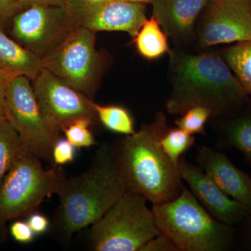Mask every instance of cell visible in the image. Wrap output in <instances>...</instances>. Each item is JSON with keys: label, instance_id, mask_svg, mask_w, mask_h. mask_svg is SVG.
<instances>
[{"label": "cell", "instance_id": "44dd1931", "mask_svg": "<svg viewBox=\"0 0 251 251\" xmlns=\"http://www.w3.org/2000/svg\"><path fill=\"white\" fill-rule=\"evenodd\" d=\"M97 117L102 125L110 131L123 135L135 133L134 120L128 109L118 105L94 103Z\"/></svg>", "mask_w": 251, "mask_h": 251}, {"label": "cell", "instance_id": "836d02e7", "mask_svg": "<svg viewBox=\"0 0 251 251\" xmlns=\"http://www.w3.org/2000/svg\"><path fill=\"white\" fill-rule=\"evenodd\" d=\"M1 229H0V234H1Z\"/></svg>", "mask_w": 251, "mask_h": 251}, {"label": "cell", "instance_id": "ba28073f", "mask_svg": "<svg viewBox=\"0 0 251 251\" xmlns=\"http://www.w3.org/2000/svg\"><path fill=\"white\" fill-rule=\"evenodd\" d=\"M5 113L28 152L40 160L52 161L54 145L60 135L52 131L46 124L29 77L15 75L8 82Z\"/></svg>", "mask_w": 251, "mask_h": 251}, {"label": "cell", "instance_id": "484cf974", "mask_svg": "<svg viewBox=\"0 0 251 251\" xmlns=\"http://www.w3.org/2000/svg\"><path fill=\"white\" fill-rule=\"evenodd\" d=\"M140 251H180L176 244L165 234L160 233L150 239Z\"/></svg>", "mask_w": 251, "mask_h": 251}, {"label": "cell", "instance_id": "30bf717a", "mask_svg": "<svg viewBox=\"0 0 251 251\" xmlns=\"http://www.w3.org/2000/svg\"><path fill=\"white\" fill-rule=\"evenodd\" d=\"M31 85L46 124L57 134L79 119H98L93 100L45 68L31 80Z\"/></svg>", "mask_w": 251, "mask_h": 251}, {"label": "cell", "instance_id": "e575fe53", "mask_svg": "<svg viewBox=\"0 0 251 251\" xmlns=\"http://www.w3.org/2000/svg\"><path fill=\"white\" fill-rule=\"evenodd\" d=\"M249 1H251V0H249Z\"/></svg>", "mask_w": 251, "mask_h": 251}, {"label": "cell", "instance_id": "7402d4cb", "mask_svg": "<svg viewBox=\"0 0 251 251\" xmlns=\"http://www.w3.org/2000/svg\"><path fill=\"white\" fill-rule=\"evenodd\" d=\"M196 140L194 135L178 127L170 126L161 138V145L168 158L179 166L180 159L193 147Z\"/></svg>", "mask_w": 251, "mask_h": 251}, {"label": "cell", "instance_id": "2e32d148", "mask_svg": "<svg viewBox=\"0 0 251 251\" xmlns=\"http://www.w3.org/2000/svg\"><path fill=\"white\" fill-rule=\"evenodd\" d=\"M217 148L242 152L251 171V96L235 111L209 120Z\"/></svg>", "mask_w": 251, "mask_h": 251}, {"label": "cell", "instance_id": "83f0119b", "mask_svg": "<svg viewBox=\"0 0 251 251\" xmlns=\"http://www.w3.org/2000/svg\"><path fill=\"white\" fill-rule=\"evenodd\" d=\"M23 8L18 0H0V27L4 29L13 16Z\"/></svg>", "mask_w": 251, "mask_h": 251}, {"label": "cell", "instance_id": "4316f807", "mask_svg": "<svg viewBox=\"0 0 251 251\" xmlns=\"http://www.w3.org/2000/svg\"><path fill=\"white\" fill-rule=\"evenodd\" d=\"M10 232L14 240L21 244H29L34 240L36 234L27 222L15 221L10 227Z\"/></svg>", "mask_w": 251, "mask_h": 251}, {"label": "cell", "instance_id": "5bb4252c", "mask_svg": "<svg viewBox=\"0 0 251 251\" xmlns=\"http://www.w3.org/2000/svg\"><path fill=\"white\" fill-rule=\"evenodd\" d=\"M210 0H152V17L175 48L188 50L196 44V24Z\"/></svg>", "mask_w": 251, "mask_h": 251}, {"label": "cell", "instance_id": "e0dca14e", "mask_svg": "<svg viewBox=\"0 0 251 251\" xmlns=\"http://www.w3.org/2000/svg\"><path fill=\"white\" fill-rule=\"evenodd\" d=\"M0 27V69L34 79L43 69L42 59L5 34Z\"/></svg>", "mask_w": 251, "mask_h": 251}, {"label": "cell", "instance_id": "ffe728a7", "mask_svg": "<svg viewBox=\"0 0 251 251\" xmlns=\"http://www.w3.org/2000/svg\"><path fill=\"white\" fill-rule=\"evenodd\" d=\"M221 56L244 91L251 96V39L226 48Z\"/></svg>", "mask_w": 251, "mask_h": 251}, {"label": "cell", "instance_id": "d6a6232c", "mask_svg": "<svg viewBox=\"0 0 251 251\" xmlns=\"http://www.w3.org/2000/svg\"><path fill=\"white\" fill-rule=\"evenodd\" d=\"M88 1H101V0H88Z\"/></svg>", "mask_w": 251, "mask_h": 251}, {"label": "cell", "instance_id": "d6986e66", "mask_svg": "<svg viewBox=\"0 0 251 251\" xmlns=\"http://www.w3.org/2000/svg\"><path fill=\"white\" fill-rule=\"evenodd\" d=\"M28 151L21 137L6 118L0 120V186L15 163Z\"/></svg>", "mask_w": 251, "mask_h": 251}, {"label": "cell", "instance_id": "f546056e", "mask_svg": "<svg viewBox=\"0 0 251 251\" xmlns=\"http://www.w3.org/2000/svg\"><path fill=\"white\" fill-rule=\"evenodd\" d=\"M17 74L0 69V120L6 118L5 113V92L8 82Z\"/></svg>", "mask_w": 251, "mask_h": 251}, {"label": "cell", "instance_id": "277c9868", "mask_svg": "<svg viewBox=\"0 0 251 251\" xmlns=\"http://www.w3.org/2000/svg\"><path fill=\"white\" fill-rule=\"evenodd\" d=\"M151 209L160 233L180 251H229L235 247L237 227L213 217L184 185L177 198Z\"/></svg>", "mask_w": 251, "mask_h": 251}, {"label": "cell", "instance_id": "d4e9b609", "mask_svg": "<svg viewBox=\"0 0 251 251\" xmlns=\"http://www.w3.org/2000/svg\"><path fill=\"white\" fill-rule=\"evenodd\" d=\"M75 154V147L67 138H59L54 143L52 150V161L54 165L61 166L74 161Z\"/></svg>", "mask_w": 251, "mask_h": 251}, {"label": "cell", "instance_id": "6da1fadb", "mask_svg": "<svg viewBox=\"0 0 251 251\" xmlns=\"http://www.w3.org/2000/svg\"><path fill=\"white\" fill-rule=\"evenodd\" d=\"M168 53L171 90L166 108L171 115L202 106L210 110L211 117L224 116L237 110L249 97L221 54L193 53L175 47Z\"/></svg>", "mask_w": 251, "mask_h": 251}, {"label": "cell", "instance_id": "4dcf8cb0", "mask_svg": "<svg viewBox=\"0 0 251 251\" xmlns=\"http://www.w3.org/2000/svg\"><path fill=\"white\" fill-rule=\"evenodd\" d=\"M24 7L31 4L49 5V6H67L74 0H18Z\"/></svg>", "mask_w": 251, "mask_h": 251}, {"label": "cell", "instance_id": "8992f818", "mask_svg": "<svg viewBox=\"0 0 251 251\" xmlns=\"http://www.w3.org/2000/svg\"><path fill=\"white\" fill-rule=\"evenodd\" d=\"M65 179L60 166L45 170L39 158L25 153L0 186V229L9 220L34 212L45 198L58 193Z\"/></svg>", "mask_w": 251, "mask_h": 251}, {"label": "cell", "instance_id": "9c48e42d", "mask_svg": "<svg viewBox=\"0 0 251 251\" xmlns=\"http://www.w3.org/2000/svg\"><path fill=\"white\" fill-rule=\"evenodd\" d=\"M11 36L42 58L77 27L67 6L31 4L11 18Z\"/></svg>", "mask_w": 251, "mask_h": 251}, {"label": "cell", "instance_id": "7c38bea8", "mask_svg": "<svg viewBox=\"0 0 251 251\" xmlns=\"http://www.w3.org/2000/svg\"><path fill=\"white\" fill-rule=\"evenodd\" d=\"M77 27L97 31H124L132 39L147 19L145 4L121 0H74L67 6Z\"/></svg>", "mask_w": 251, "mask_h": 251}, {"label": "cell", "instance_id": "8fae6325", "mask_svg": "<svg viewBox=\"0 0 251 251\" xmlns=\"http://www.w3.org/2000/svg\"><path fill=\"white\" fill-rule=\"evenodd\" d=\"M195 29L196 44L203 49L251 39V1L210 0Z\"/></svg>", "mask_w": 251, "mask_h": 251}, {"label": "cell", "instance_id": "9a60e30c", "mask_svg": "<svg viewBox=\"0 0 251 251\" xmlns=\"http://www.w3.org/2000/svg\"><path fill=\"white\" fill-rule=\"evenodd\" d=\"M196 163L229 197L251 209V176L234 166L224 153L197 147Z\"/></svg>", "mask_w": 251, "mask_h": 251}, {"label": "cell", "instance_id": "603a6c76", "mask_svg": "<svg viewBox=\"0 0 251 251\" xmlns=\"http://www.w3.org/2000/svg\"><path fill=\"white\" fill-rule=\"evenodd\" d=\"M211 115L209 109L202 106L193 107L175 120V126L191 135H206V124Z\"/></svg>", "mask_w": 251, "mask_h": 251}, {"label": "cell", "instance_id": "ac0fdd59", "mask_svg": "<svg viewBox=\"0 0 251 251\" xmlns=\"http://www.w3.org/2000/svg\"><path fill=\"white\" fill-rule=\"evenodd\" d=\"M133 43L140 55L148 60H154L169 52L168 36L154 18H147L142 25Z\"/></svg>", "mask_w": 251, "mask_h": 251}, {"label": "cell", "instance_id": "f1b7e54d", "mask_svg": "<svg viewBox=\"0 0 251 251\" xmlns=\"http://www.w3.org/2000/svg\"><path fill=\"white\" fill-rule=\"evenodd\" d=\"M27 222L36 235L45 233L49 227V219L36 211L28 216Z\"/></svg>", "mask_w": 251, "mask_h": 251}, {"label": "cell", "instance_id": "7a4b0ae2", "mask_svg": "<svg viewBox=\"0 0 251 251\" xmlns=\"http://www.w3.org/2000/svg\"><path fill=\"white\" fill-rule=\"evenodd\" d=\"M169 127L166 114L158 112L138 131L113 143L126 191L141 195L152 205L173 201L184 186L179 166L161 148Z\"/></svg>", "mask_w": 251, "mask_h": 251}, {"label": "cell", "instance_id": "3957f363", "mask_svg": "<svg viewBox=\"0 0 251 251\" xmlns=\"http://www.w3.org/2000/svg\"><path fill=\"white\" fill-rule=\"evenodd\" d=\"M126 191L113 143H103L82 174L64 179L54 226L64 240L92 226Z\"/></svg>", "mask_w": 251, "mask_h": 251}, {"label": "cell", "instance_id": "52a82bcc", "mask_svg": "<svg viewBox=\"0 0 251 251\" xmlns=\"http://www.w3.org/2000/svg\"><path fill=\"white\" fill-rule=\"evenodd\" d=\"M41 59L43 67L93 100L108 64L96 49V33L80 27Z\"/></svg>", "mask_w": 251, "mask_h": 251}, {"label": "cell", "instance_id": "4fadbf2b", "mask_svg": "<svg viewBox=\"0 0 251 251\" xmlns=\"http://www.w3.org/2000/svg\"><path fill=\"white\" fill-rule=\"evenodd\" d=\"M179 169L181 179L198 202L213 217L232 227H237L251 214V209L229 197L198 166L180 159Z\"/></svg>", "mask_w": 251, "mask_h": 251}, {"label": "cell", "instance_id": "5b68a950", "mask_svg": "<svg viewBox=\"0 0 251 251\" xmlns=\"http://www.w3.org/2000/svg\"><path fill=\"white\" fill-rule=\"evenodd\" d=\"M141 195L126 191L89 231L95 251H140L160 234L152 209Z\"/></svg>", "mask_w": 251, "mask_h": 251}, {"label": "cell", "instance_id": "cb8c5ba5", "mask_svg": "<svg viewBox=\"0 0 251 251\" xmlns=\"http://www.w3.org/2000/svg\"><path fill=\"white\" fill-rule=\"evenodd\" d=\"M94 121L90 119H79L66 126L62 131L66 138L75 148H89L96 144L95 138L90 129Z\"/></svg>", "mask_w": 251, "mask_h": 251}, {"label": "cell", "instance_id": "1f68e13d", "mask_svg": "<svg viewBox=\"0 0 251 251\" xmlns=\"http://www.w3.org/2000/svg\"><path fill=\"white\" fill-rule=\"evenodd\" d=\"M121 1H129V2L141 3V4H145V3H150L152 0H121Z\"/></svg>", "mask_w": 251, "mask_h": 251}]
</instances>
